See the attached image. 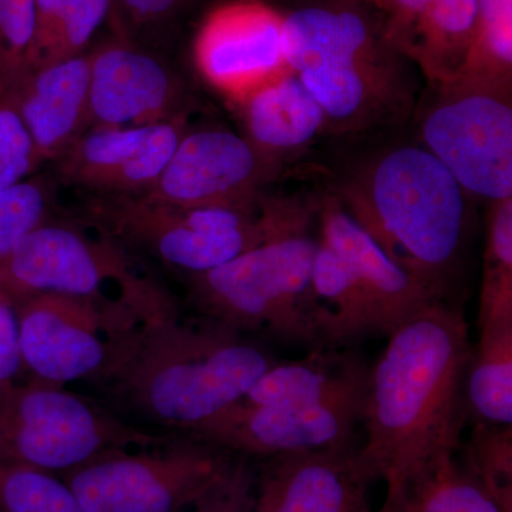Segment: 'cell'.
<instances>
[{
    "label": "cell",
    "mask_w": 512,
    "mask_h": 512,
    "mask_svg": "<svg viewBox=\"0 0 512 512\" xmlns=\"http://www.w3.org/2000/svg\"><path fill=\"white\" fill-rule=\"evenodd\" d=\"M473 355L463 313L431 303L389 335L370 369L360 453L386 497L440 458L456 456L466 423Z\"/></svg>",
    "instance_id": "6da1fadb"
},
{
    "label": "cell",
    "mask_w": 512,
    "mask_h": 512,
    "mask_svg": "<svg viewBox=\"0 0 512 512\" xmlns=\"http://www.w3.org/2000/svg\"><path fill=\"white\" fill-rule=\"evenodd\" d=\"M276 362L245 333L174 315L121 336L97 382L150 423L188 431L239 402Z\"/></svg>",
    "instance_id": "7a4b0ae2"
},
{
    "label": "cell",
    "mask_w": 512,
    "mask_h": 512,
    "mask_svg": "<svg viewBox=\"0 0 512 512\" xmlns=\"http://www.w3.org/2000/svg\"><path fill=\"white\" fill-rule=\"evenodd\" d=\"M390 259L439 301L463 255L467 194L421 144L377 151L333 195Z\"/></svg>",
    "instance_id": "3957f363"
},
{
    "label": "cell",
    "mask_w": 512,
    "mask_h": 512,
    "mask_svg": "<svg viewBox=\"0 0 512 512\" xmlns=\"http://www.w3.org/2000/svg\"><path fill=\"white\" fill-rule=\"evenodd\" d=\"M271 231L227 264L187 275L188 295L205 319L241 333H264L289 345L319 348L306 316L319 238L315 211L293 198L268 197Z\"/></svg>",
    "instance_id": "277c9868"
},
{
    "label": "cell",
    "mask_w": 512,
    "mask_h": 512,
    "mask_svg": "<svg viewBox=\"0 0 512 512\" xmlns=\"http://www.w3.org/2000/svg\"><path fill=\"white\" fill-rule=\"evenodd\" d=\"M79 225L130 251L197 275L227 264L261 244L271 231L266 198L258 210L181 208L140 195H89L80 208Z\"/></svg>",
    "instance_id": "5b68a950"
},
{
    "label": "cell",
    "mask_w": 512,
    "mask_h": 512,
    "mask_svg": "<svg viewBox=\"0 0 512 512\" xmlns=\"http://www.w3.org/2000/svg\"><path fill=\"white\" fill-rule=\"evenodd\" d=\"M0 269L3 292L15 303L39 293L120 302L106 293V286H117L144 322L178 315L170 293L141 274L126 248L103 235L90 237L73 222L53 218L40 225L0 262Z\"/></svg>",
    "instance_id": "8992f818"
},
{
    "label": "cell",
    "mask_w": 512,
    "mask_h": 512,
    "mask_svg": "<svg viewBox=\"0 0 512 512\" xmlns=\"http://www.w3.org/2000/svg\"><path fill=\"white\" fill-rule=\"evenodd\" d=\"M414 113L419 144L467 195L512 198V80L461 72L430 83Z\"/></svg>",
    "instance_id": "52a82bcc"
},
{
    "label": "cell",
    "mask_w": 512,
    "mask_h": 512,
    "mask_svg": "<svg viewBox=\"0 0 512 512\" xmlns=\"http://www.w3.org/2000/svg\"><path fill=\"white\" fill-rule=\"evenodd\" d=\"M175 434L124 423L86 399L32 380L0 394V461L60 474L116 450L160 446Z\"/></svg>",
    "instance_id": "ba28073f"
},
{
    "label": "cell",
    "mask_w": 512,
    "mask_h": 512,
    "mask_svg": "<svg viewBox=\"0 0 512 512\" xmlns=\"http://www.w3.org/2000/svg\"><path fill=\"white\" fill-rule=\"evenodd\" d=\"M131 450L111 451L60 474L84 511L184 512L237 456L191 434Z\"/></svg>",
    "instance_id": "9c48e42d"
},
{
    "label": "cell",
    "mask_w": 512,
    "mask_h": 512,
    "mask_svg": "<svg viewBox=\"0 0 512 512\" xmlns=\"http://www.w3.org/2000/svg\"><path fill=\"white\" fill-rule=\"evenodd\" d=\"M15 306L23 369L53 386L99 379L121 336L143 322L124 303L60 293H39Z\"/></svg>",
    "instance_id": "30bf717a"
},
{
    "label": "cell",
    "mask_w": 512,
    "mask_h": 512,
    "mask_svg": "<svg viewBox=\"0 0 512 512\" xmlns=\"http://www.w3.org/2000/svg\"><path fill=\"white\" fill-rule=\"evenodd\" d=\"M281 163L232 131L187 130L157 183L140 197L181 208L258 210Z\"/></svg>",
    "instance_id": "8fae6325"
},
{
    "label": "cell",
    "mask_w": 512,
    "mask_h": 512,
    "mask_svg": "<svg viewBox=\"0 0 512 512\" xmlns=\"http://www.w3.org/2000/svg\"><path fill=\"white\" fill-rule=\"evenodd\" d=\"M284 15L264 0H225L202 19L192 43L195 69L234 106L288 72Z\"/></svg>",
    "instance_id": "7c38bea8"
},
{
    "label": "cell",
    "mask_w": 512,
    "mask_h": 512,
    "mask_svg": "<svg viewBox=\"0 0 512 512\" xmlns=\"http://www.w3.org/2000/svg\"><path fill=\"white\" fill-rule=\"evenodd\" d=\"M89 57L87 130L154 126L188 114L183 77L133 37L114 32Z\"/></svg>",
    "instance_id": "4fadbf2b"
},
{
    "label": "cell",
    "mask_w": 512,
    "mask_h": 512,
    "mask_svg": "<svg viewBox=\"0 0 512 512\" xmlns=\"http://www.w3.org/2000/svg\"><path fill=\"white\" fill-rule=\"evenodd\" d=\"M366 397L323 406H252L239 402L185 433L229 453L264 458L353 441Z\"/></svg>",
    "instance_id": "5bb4252c"
},
{
    "label": "cell",
    "mask_w": 512,
    "mask_h": 512,
    "mask_svg": "<svg viewBox=\"0 0 512 512\" xmlns=\"http://www.w3.org/2000/svg\"><path fill=\"white\" fill-rule=\"evenodd\" d=\"M188 114L143 127L90 128L55 161L57 180L89 195H141L188 130Z\"/></svg>",
    "instance_id": "9a60e30c"
},
{
    "label": "cell",
    "mask_w": 512,
    "mask_h": 512,
    "mask_svg": "<svg viewBox=\"0 0 512 512\" xmlns=\"http://www.w3.org/2000/svg\"><path fill=\"white\" fill-rule=\"evenodd\" d=\"M376 477L353 441L264 458L254 512H373Z\"/></svg>",
    "instance_id": "2e32d148"
},
{
    "label": "cell",
    "mask_w": 512,
    "mask_h": 512,
    "mask_svg": "<svg viewBox=\"0 0 512 512\" xmlns=\"http://www.w3.org/2000/svg\"><path fill=\"white\" fill-rule=\"evenodd\" d=\"M402 55L332 64L298 73L325 113L326 128L363 133L406 120L416 107Z\"/></svg>",
    "instance_id": "e0dca14e"
},
{
    "label": "cell",
    "mask_w": 512,
    "mask_h": 512,
    "mask_svg": "<svg viewBox=\"0 0 512 512\" xmlns=\"http://www.w3.org/2000/svg\"><path fill=\"white\" fill-rule=\"evenodd\" d=\"M316 214L320 221L319 238L352 269L375 313L380 335H392L421 309L443 302L394 264L333 195L320 201Z\"/></svg>",
    "instance_id": "ac0fdd59"
},
{
    "label": "cell",
    "mask_w": 512,
    "mask_h": 512,
    "mask_svg": "<svg viewBox=\"0 0 512 512\" xmlns=\"http://www.w3.org/2000/svg\"><path fill=\"white\" fill-rule=\"evenodd\" d=\"M369 10L359 0H330L284 15L282 52L289 69L301 73L402 55L387 40L383 19Z\"/></svg>",
    "instance_id": "d6986e66"
},
{
    "label": "cell",
    "mask_w": 512,
    "mask_h": 512,
    "mask_svg": "<svg viewBox=\"0 0 512 512\" xmlns=\"http://www.w3.org/2000/svg\"><path fill=\"white\" fill-rule=\"evenodd\" d=\"M6 96L13 101L28 128L40 163H55L87 131L89 52L30 70Z\"/></svg>",
    "instance_id": "ffe728a7"
},
{
    "label": "cell",
    "mask_w": 512,
    "mask_h": 512,
    "mask_svg": "<svg viewBox=\"0 0 512 512\" xmlns=\"http://www.w3.org/2000/svg\"><path fill=\"white\" fill-rule=\"evenodd\" d=\"M370 369L362 356L345 349L316 348L291 362H276L259 377L241 402L252 406H323L363 399Z\"/></svg>",
    "instance_id": "44dd1931"
},
{
    "label": "cell",
    "mask_w": 512,
    "mask_h": 512,
    "mask_svg": "<svg viewBox=\"0 0 512 512\" xmlns=\"http://www.w3.org/2000/svg\"><path fill=\"white\" fill-rule=\"evenodd\" d=\"M237 107L244 136L279 161L309 146L326 128L322 107L292 70L256 89Z\"/></svg>",
    "instance_id": "7402d4cb"
},
{
    "label": "cell",
    "mask_w": 512,
    "mask_h": 512,
    "mask_svg": "<svg viewBox=\"0 0 512 512\" xmlns=\"http://www.w3.org/2000/svg\"><path fill=\"white\" fill-rule=\"evenodd\" d=\"M306 316L319 348L346 349L380 335L375 313L352 269L320 238Z\"/></svg>",
    "instance_id": "603a6c76"
},
{
    "label": "cell",
    "mask_w": 512,
    "mask_h": 512,
    "mask_svg": "<svg viewBox=\"0 0 512 512\" xmlns=\"http://www.w3.org/2000/svg\"><path fill=\"white\" fill-rule=\"evenodd\" d=\"M477 12L478 0H430L403 49L429 84L461 73L473 45Z\"/></svg>",
    "instance_id": "cb8c5ba5"
},
{
    "label": "cell",
    "mask_w": 512,
    "mask_h": 512,
    "mask_svg": "<svg viewBox=\"0 0 512 512\" xmlns=\"http://www.w3.org/2000/svg\"><path fill=\"white\" fill-rule=\"evenodd\" d=\"M379 512L507 511L466 464L448 456L423 468L393 497L384 498Z\"/></svg>",
    "instance_id": "d4e9b609"
},
{
    "label": "cell",
    "mask_w": 512,
    "mask_h": 512,
    "mask_svg": "<svg viewBox=\"0 0 512 512\" xmlns=\"http://www.w3.org/2000/svg\"><path fill=\"white\" fill-rule=\"evenodd\" d=\"M110 9L111 0H36L29 72L84 55Z\"/></svg>",
    "instance_id": "484cf974"
},
{
    "label": "cell",
    "mask_w": 512,
    "mask_h": 512,
    "mask_svg": "<svg viewBox=\"0 0 512 512\" xmlns=\"http://www.w3.org/2000/svg\"><path fill=\"white\" fill-rule=\"evenodd\" d=\"M466 403L481 423L512 426V325L480 330L468 363Z\"/></svg>",
    "instance_id": "4316f807"
},
{
    "label": "cell",
    "mask_w": 512,
    "mask_h": 512,
    "mask_svg": "<svg viewBox=\"0 0 512 512\" xmlns=\"http://www.w3.org/2000/svg\"><path fill=\"white\" fill-rule=\"evenodd\" d=\"M512 325V198L490 202L478 329Z\"/></svg>",
    "instance_id": "83f0119b"
},
{
    "label": "cell",
    "mask_w": 512,
    "mask_h": 512,
    "mask_svg": "<svg viewBox=\"0 0 512 512\" xmlns=\"http://www.w3.org/2000/svg\"><path fill=\"white\" fill-rule=\"evenodd\" d=\"M55 207L56 180L47 174L0 191V262L23 238L53 220Z\"/></svg>",
    "instance_id": "f1b7e54d"
},
{
    "label": "cell",
    "mask_w": 512,
    "mask_h": 512,
    "mask_svg": "<svg viewBox=\"0 0 512 512\" xmlns=\"http://www.w3.org/2000/svg\"><path fill=\"white\" fill-rule=\"evenodd\" d=\"M0 512H86L57 474L0 461Z\"/></svg>",
    "instance_id": "f546056e"
},
{
    "label": "cell",
    "mask_w": 512,
    "mask_h": 512,
    "mask_svg": "<svg viewBox=\"0 0 512 512\" xmlns=\"http://www.w3.org/2000/svg\"><path fill=\"white\" fill-rule=\"evenodd\" d=\"M461 72L512 80V0H478L476 33Z\"/></svg>",
    "instance_id": "4dcf8cb0"
},
{
    "label": "cell",
    "mask_w": 512,
    "mask_h": 512,
    "mask_svg": "<svg viewBox=\"0 0 512 512\" xmlns=\"http://www.w3.org/2000/svg\"><path fill=\"white\" fill-rule=\"evenodd\" d=\"M464 464L480 478L498 505L512 512V426L477 421Z\"/></svg>",
    "instance_id": "1f68e13d"
},
{
    "label": "cell",
    "mask_w": 512,
    "mask_h": 512,
    "mask_svg": "<svg viewBox=\"0 0 512 512\" xmlns=\"http://www.w3.org/2000/svg\"><path fill=\"white\" fill-rule=\"evenodd\" d=\"M36 25V0H0V96L29 73Z\"/></svg>",
    "instance_id": "d6a6232c"
},
{
    "label": "cell",
    "mask_w": 512,
    "mask_h": 512,
    "mask_svg": "<svg viewBox=\"0 0 512 512\" xmlns=\"http://www.w3.org/2000/svg\"><path fill=\"white\" fill-rule=\"evenodd\" d=\"M40 165L18 109L10 97L0 96V191L32 177Z\"/></svg>",
    "instance_id": "836d02e7"
},
{
    "label": "cell",
    "mask_w": 512,
    "mask_h": 512,
    "mask_svg": "<svg viewBox=\"0 0 512 512\" xmlns=\"http://www.w3.org/2000/svg\"><path fill=\"white\" fill-rule=\"evenodd\" d=\"M256 467L235 456L228 470L184 512H254Z\"/></svg>",
    "instance_id": "e575fe53"
},
{
    "label": "cell",
    "mask_w": 512,
    "mask_h": 512,
    "mask_svg": "<svg viewBox=\"0 0 512 512\" xmlns=\"http://www.w3.org/2000/svg\"><path fill=\"white\" fill-rule=\"evenodd\" d=\"M190 0H111L116 32L128 37L140 30L161 28L177 18Z\"/></svg>",
    "instance_id": "d590c367"
},
{
    "label": "cell",
    "mask_w": 512,
    "mask_h": 512,
    "mask_svg": "<svg viewBox=\"0 0 512 512\" xmlns=\"http://www.w3.org/2000/svg\"><path fill=\"white\" fill-rule=\"evenodd\" d=\"M379 13L383 19L387 40L402 53L412 35L417 20L429 6L430 0H359Z\"/></svg>",
    "instance_id": "8d00e7d4"
},
{
    "label": "cell",
    "mask_w": 512,
    "mask_h": 512,
    "mask_svg": "<svg viewBox=\"0 0 512 512\" xmlns=\"http://www.w3.org/2000/svg\"><path fill=\"white\" fill-rule=\"evenodd\" d=\"M23 369L19 345L16 306L5 292H0V394L16 383Z\"/></svg>",
    "instance_id": "74e56055"
},
{
    "label": "cell",
    "mask_w": 512,
    "mask_h": 512,
    "mask_svg": "<svg viewBox=\"0 0 512 512\" xmlns=\"http://www.w3.org/2000/svg\"><path fill=\"white\" fill-rule=\"evenodd\" d=\"M3 291L2 269H0V292Z\"/></svg>",
    "instance_id": "f35d334b"
}]
</instances>
